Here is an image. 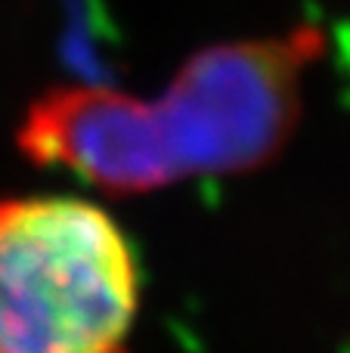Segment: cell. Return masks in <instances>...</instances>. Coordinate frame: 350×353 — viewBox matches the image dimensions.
I'll return each instance as SVG.
<instances>
[{"mask_svg": "<svg viewBox=\"0 0 350 353\" xmlns=\"http://www.w3.org/2000/svg\"><path fill=\"white\" fill-rule=\"evenodd\" d=\"M322 50L326 34L298 25L202 47L152 99L103 84L50 87L25 109L16 146L34 165L115 195L254 171L291 140Z\"/></svg>", "mask_w": 350, "mask_h": 353, "instance_id": "6da1fadb", "label": "cell"}, {"mask_svg": "<svg viewBox=\"0 0 350 353\" xmlns=\"http://www.w3.org/2000/svg\"><path fill=\"white\" fill-rule=\"evenodd\" d=\"M140 270L84 199L0 201V353H130Z\"/></svg>", "mask_w": 350, "mask_h": 353, "instance_id": "7a4b0ae2", "label": "cell"}]
</instances>
